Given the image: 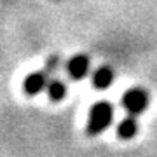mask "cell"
I'll list each match as a JSON object with an SVG mask.
<instances>
[{
    "label": "cell",
    "mask_w": 157,
    "mask_h": 157,
    "mask_svg": "<svg viewBox=\"0 0 157 157\" xmlns=\"http://www.w3.org/2000/svg\"><path fill=\"white\" fill-rule=\"evenodd\" d=\"M112 119H113V107L108 101H98L89 110L87 131L91 135H100L110 126Z\"/></svg>",
    "instance_id": "6da1fadb"
},
{
    "label": "cell",
    "mask_w": 157,
    "mask_h": 157,
    "mask_svg": "<svg viewBox=\"0 0 157 157\" xmlns=\"http://www.w3.org/2000/svg\"><path fill=\"white\" fill-rule=\"evenodd\" d=\"M45 84H47V78H45L44 73L42 72H33L25 78V91H26L30 96L39 94L40 91L45 87Z\"/></svg>",
    "instance_id": "277c9868"
},
{
    "label": "cell",
    "mask_w": 157,
    "mask_h": 157,
    "mask_svg": "<svg viewBox=\"0 0 157 157\" xmlns=\"http://www.w3.org/2000/svg\"><path fill=\"white\" fill-rule=\"evenodd\" d=\"M113 82V70L110 67H100L93 73V84L98 89H107Z\"/></svg>",
    "instance_id": "5b68a950"
},
{
    "label": "cell",
    "mask_w": 157,
    "mask_h": 157,
    "mask_svg": "<svg viewBox=\"0 0 157 157\" xmlns=\"http://www.w3.org/2000/svg\"><path fill=\"white\" fill-rule=\"evenodd\" d=\"M87 72H89V58L84 56V54H77L68 61V73L75 80L86 77Z\"/></svg>",
    "instance_id": "3957f363"
},
{
    "label": "cell",
    "mask_w": 157,
    "mask_h": 157,
    "mask_svg": "<svg viewBox=\"0 0 157 157\" xmlns=\"http://www.w3.org/2000/svg\"><path fill=\"white\" fill-rule=\"evenodd\" d=\"M122 105L131 115H138L148 107V93L141 87H133L126 91L122 98Z\"/></svg>",
    "instance_id": "7a4b0ae2"
},
{
    "label": "cell",
    "mask_w": 157,
    "mask_h": 157,
    "mask_svg": "<svg viewBox=\"0 0 157 157\" xmlns=\"http://www.w3.org/2000/svg\"><path fill=\"white\" fill-rule=\"evenodd\" d=\"M47 94H49V98L52 101L63 100L65 94H67V86H65V82H61V80H51L49 84H47Z\"/></svg>",
    "instance_id": "52a82bcc"
},
{
    "label": "cell",
    "mask_w": 157,
    "mask_h": 157,
    "mask_svg": "<svg viewBox=\"0 0 157 157\" xmlns=\"http://www.w3.org/2000/svg\"><path fill=\"white\" fill-rule=\"evenodd\" d=\"M136 131H138V122H136L135 115H129V117L122 119L117 126V135L122 140H131L136 135Z\"/></svg>",
    "instance_id": "8992f818"
}]
</instances>
